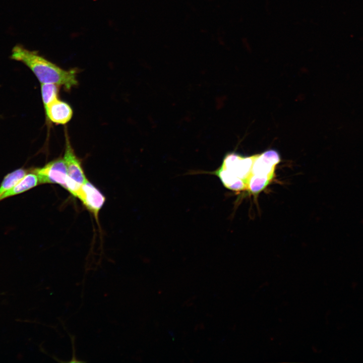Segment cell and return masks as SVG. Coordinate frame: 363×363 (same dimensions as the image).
<instances>
[{
  "label": "cell",
  "instance_id": "1",
  "mask_svg": "<svg viewBox=\"0 0 363 363\" xmlns=\"http://www.w3.org/2000/svg\"><path fill=\"white\" fill-rule=\"evenodd\" d=\"M10 57L29 68L40 84H54L67 90L78 84L76 69L65 70L22 45L17 44L13 48Z\"/></svg>",
  "mask_w": 363,
  "mask_h": 363
},
{
  "label": "cell",
  "instance_id": "2",
  "mask_svg": "<svg viewBox=\"0 0 363 363\" xmlns=\"http://www.w3.org/2000/svg\"><path fill=\"white\" fill-rule=\"evenodd\" d=\"M254 155L245 156L233 152L227 153L216 170L205 172L217 176L223 186L235 192L247 191L251 177Z\"/></svg>",
  "mask_w": 363,
  "mask_h": 363
},
{
  "label": "cell",
  "instance_id": "3",
  "mask_svg": "<svg viewBox=\"0 0 363 363\" xmlns=\"http://www.w3.org/2000/svg\"><path fill=\"white\" fill-rule=\"evenodd\" d=\"M279 153L274 149H269L254 155L252 175L247 191L258 195L264 190L274 177L275 168L280 162Z\"/></svg>",
  "mask_w": 363,
  "mask_h": 363
},
{
  "label": "cell",
  "instance_id": "4",
  "mask_svg": "<svg viewBox=\"0 0 363 363\" xmlns=\"http://www.w3.org/2000/svg\"><path fill=\"white\" fill-rule=\"evenodd\" d=\"M30 170L37 175L39 184H56L66 188L68 175L64 158H58L42 167Z\"/></svg>",
  "mask_w": 363,
  "mask_h": 363
},
{
  "label": "cell",
  "instance_id": "5",
  "mask_svg": "<svg viewBox=\"0 0 363 363\" xmlns=\"http://www.w3.org/2000/svg\"><path fill=\"white\" fill-rule=\"evenodd\" d=\"M76 197L80 200L85 207L97 219L99 212L105 201V198L102 193L87 180L82 185Z\"/></svg>",
  "mask_w": 363,
  "mask_h": 363
},
{
  "label": "cell",
  "instance_id": "6",
  "mask_svg": "<svg viewBox=\"0 0 363 363\" xmlns=\"http://www.w3.org/2000/svg\"><path fill=\"white\" fill-rule=\"evenodd\" d=\"M64 159L67 168L68 175L80 185L87 180L80 159L77 156L71 145L67 131H65V148Z\"/></svg>",
  "mask_w": 363,
  "mask_h": 363
},
{
  "label": "cell",
  "instance_id": "7",
  "mask_svg": "<svg viewBox=\"0 0 363 363\" xmlns=\"http://www.w3.org/2000/svg\"><path fill=\"white\" fill-rule=\"evenodd\" d=\"M44 110L47 120L57 125L67 124L73 115L71 105L59 98L44 107Z\"/></svg>",
  "mask_w": 363,
  "mask_h": 363
},
{
  "label": "cell",
  "instance_id": "8",
  "mask_svg": "<svg viewBox=\"0 0 363 363\" xmlns=\"http://www.w3.org/2000/svg\"><path fill=\"white\" fill-rule=\"evenodd\" d=\"M29 171L25 168H20L6 175L0 185V197L18 183Z\"/></svg>",
  "mask_w": 363,
  "mask_h": 363
},
{
  "label": "cell",
  "instance_id": "9",
  "mask_svg": "<svg viewBox=\"0 0 363 363\" xmlns=\"http://www.w3.org/2000/svg\"><path fill=\"white\" fill-rule=\"evenodd\" d=\"M59 87L54 84H41V98L44 107L58 98Z\"/></svg>",
  "mask_w": 363,
  "mask_h": 363
}]
</instances>
